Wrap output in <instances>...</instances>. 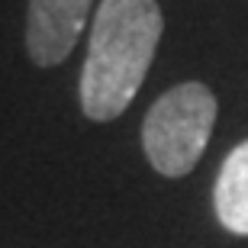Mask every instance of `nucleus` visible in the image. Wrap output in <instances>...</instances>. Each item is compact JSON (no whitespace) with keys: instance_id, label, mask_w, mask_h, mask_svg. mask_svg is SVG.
Masks as SVG:
<instances>
[{"instance_id":"f257e3e1","label":"nucleus","mask_w":248,"mask_h":248,"mask_svg":"<svg viewBox=\"0 0 248 248\" xmlns=\"http://www.w3.org/2000/svg\"><path fill=\"white\" fill-rule=\"evenodd\" d=\"M158 0H100L81 68V110L110 123L136 100L161 42Z\"/></svg>"},{"instance_id":"f03ea898","label":"nucleus","mask_w":248,"mask_h":248,"mask_svg":"<svg viewBox=\"0 0 248 248\" xmlns=\"http://www.w3.org/2000/svg\"><path fill=\"white\" fill-rule=\"evenodd\" d=\"M213 123L216 97L206 84L187 81L161 93L142 123V145L152 168L165 177L190 174L206 152Z\"/></svg>"},{"instance_id":"7ed1b4c3","label":"nucleus","mask_w":248,"mask_h":248,"mask_svg":"<svg viewBox=\"0 0 248 248\" xmlns=\"http://www.w3.org/2000/svg\"><path fill=\"white\" fill-rule=\"evenodd\" d=\"M93 0H29L26 48L39 68L62 64L81 39Z\"/></svg>"},{"instance_id":"20e7f679","label":"nucleus","mask_w":248,"mask_h":248,"mask_svg":"<svg viewBox=\"0 0 248 248\" xmlns=\"http://www.w3.org/2000/svg\"><path fill=\"white\" fill-rule=\"evenodd\" d=\"M213 206L226 232L248 235V139L239 142L222 161L213 187Z\"/></svg>"}]
</instances>
